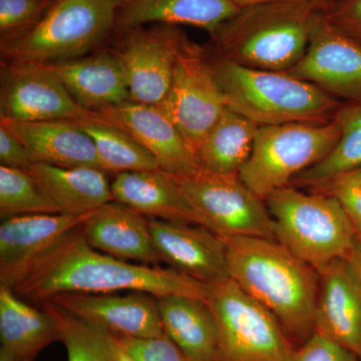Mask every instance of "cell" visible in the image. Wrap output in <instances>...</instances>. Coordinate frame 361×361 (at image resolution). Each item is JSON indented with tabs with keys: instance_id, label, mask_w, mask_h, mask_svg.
<instances>
[{
	"instance_id": "603a6c76",
	"label": "cell",
	"mask_w": 361,
	"mask_h": 361,
	"mask_svg": "<svg viewBox=\"0 0 361 361\" xmlns=\"http://www.w3.org/2000/svg\"><path fill=\"white\" fill-rule=\"evenodd\" d=\"M35 160L61 168L101 169L94 142L73 121L16 122L2 120Z\"/></svg>"
},
{
	"instance_id": "7a4b0ae2",
	"label": "cell",
	"mask_w": 361,
	"mask_h": 361,
	"mask_svg": "<svg viewBox=\"0 0 361 361\" xmlns=\"http://www.w3.org/2000/svg\"><path fill=\"white\" fill-rule=\"evenodd\" d=\"M225 241L229 278L276 318L293 344L301 345L315 330L319 282L314 268L277 240Z\"/></svg>"
},
{
	"instance_id": "484cf974",
	"label": "cell",
	"mask_w": 361,
	"mask_h": 361,
	"mask_svg": "<svg viewBox=\"0 0 361 361\" xmlns=\"http://www.w3.org/2000/svg\"><path fill=\"white\" fill-rule=\"evenodd\" d=\"M0 341L14 360L35 361L47 346L59 341L58 326L49 312L0 286Z\"/></svg>"
},
{
	"instance_id": "277c9868",
	"label": "cell",
	"mask_w": 361,
	"mask_h": 361,
	"mask_svg": "<svg viewBox=\"0 0 361 361\" xmlns=\"http://www.w3.org/2000/svg\"><path fill=\"white\" fill-rule=\"evenodd\" d=\"M214 70L227 108L259 127L330 122L343 104L288 71L256 70L219 56Z\"/></svg>"
},
{
	"instance_id": "6da1fadb",
	"label": "cell",
	"mask_w": 361,
	"mask_h": 361,
	"mask_svg": "<svg viewBox=\"0 0 361 361\" xmlns=\"http://www.w3.org/2000/svg\"><path fill=\"white\" fill-rule=\"evenodd\" d=\"M33 302L63 293L111 294L130 290L156 298L187 296L206 301L209 285L173 268L135 265L92 248L82 226L68 233L13 289Z\"/></svg>"
},
{
	"instance_id": "52a82bcc",
	"label": "cell",
	"mask_w": 361,
	"mask_h": 361,
	"mask_svg": "<svg viewBox=\"0 0 361 361\" xmlns=\"http://www.w3.org/2000/svg\"><path fill=\"white\" fill-rule=\"evenodd\" d=\"M339 139L341 128L334 120L259 127L240 180L265 201L329 155Z\"/></svg>"
},
{
	"instance_id": "7c38bea8",
	"label": "cell",
	"mask_w": 361,
	"mask_h": 361,
	"mask_svg": "<svg viewBox=\"0 0 361 361\" xmlns=\"http://www.w3.org/2000/svg\"><path fill=\"white\" fill-rule=\"evenodd\" d=\"M1 73L0 116L16 122L78 121L92 113L80 108L47 65L6 63Z\"/></svg>"
},
{
	"instance_id": "f35d334b",
	"label": "cell",
	"mask_w": 361,
	"mask_h": 361,
	"mask_svg": "<svg viewBox=\"0 0 361 361\" xmlns=\"http://www.w3.org/2000/svg\"><path fill=\"white\" fill-rule=\"evenodd\" d=\"M348 260L350 265L353 266V270H355L356 276H357L358 280H360L361 285V258L357 253H356L355 248L353 250V253L348 256Z\"/></svg>"
},
{
	"instance_id": "836d02e7",
	"label": "cell",
	"mask_w": 361,
	"mask_h": 361,
	"mask_svg": "<svg viewBox=\"0 0 361 361\" xmlns=\"http://www.w3.org/2000/svg\"><path fill=\"white\" fill-rule=\"evenodd\" d=\"M116 337L135 361H190L166 334L153 338Z\"/></svg>"
},
{
	"instance_id": "9c48e42d",
	"label": "cell",
	"mask_w": 361,
	"mask_h": 361,
	"mask_svg": "<svg viewBox=\"0 0 361 361\" xmlns=\"http://www.w3.org/2000/svg\"><path fill=\"white\" fill-rule=\"evenodd\" d=\"M173 177L203 227L224 239L276 240L274 221L265 201L238 175L216 174L198 169L193 174Z\"/></svg>"
},
{
	"instance_id": "74e56055",
	"label": "cell",
	"mask_w": 361,
	"mask_h": 361,
	"mask_svg": "<svg viewBox=\"0 0 361 361\" xmlns=\"http://www.w3.org/2000/svg\"><path fill=\"white\" fill-rule=\"evenodd\" d=\"M111 345L113 361H135L123 348L118 337L113 334H111Z\"/></svg>"
},
{
	"instance_id": "ba28073f",
	"label": "cell",
	"mask_w": 361,
	"mask_h": 361,
	"mask_svg": "<svg viewBox=\"0 0 361 361\" xmlns=\"http://www.w3.org/2000/svg\"><path fill=\"white\" fill-rule=\"evenodd\" d=\"M218 331L222 361H289L294 344L269 311L231 278L209 284L206 300Z\"/></svg>"
},
{
	"instance_id": "d590c367",
	"label": "cell",
	"mask_w": 361,
	"mask_h": 361,
	"mask_svg": "<svg viewBox=\"0 0 361 361\" xmlns=\"http://www.w3.org/2000/svg\"><path fill=\"white\" fill-rule=\"evenodd\" d=\"M323 14L330 25L361 47V0H336Z\"/></svg>"
},
{
	"instance_id": "4316f807",
	"label": "cell",
	"mask_w": 361,
	"mask_h": 361,
	"mask_svg": "<svg viewBox=\"0 0 361 361\" xmlns=\"http://www.w3.org/2000/svg\"><path fill=\"white\" fill-rule=\"evenodd\" d=\"M259 126L226 109L195 154L199 169L216 174L238 175L253 149Z\"/></svg>"
},
{
	"instance_id": "e575fe53",
	"label": "cell",
	"mask_w": 361,
	"mask_h": 361,
	"mask_svg": "<svg viewBox=\"0 0 361 361\" xmlns=\"http://www.w3.org/2000/svg\"><path fill=\"white\" fill-rule=\"evenodd\" d=\"M289 361H361L358 356L338 342L314 331L294 349Z\"/></svg>"
},
{
	"instance_id": "9a60e30c",
	"label": "cell",
	"mask_w": 361,
	"mask_h": 361,
	"mask_svg": "<svg viewBox=\"0 0 361 361\" xmlns=\"http://www.w3.org/2000/svg\"><path fill=\"white\" fill-rule=\"evenodd\" d=\"M161 261L197 281L212 284L229 277L225 239L203 226L148 218Z\"/></svg>"
},
{
	"instance_id": "7bdbcfd3",
	"label": "cell",
	"mask_w": 361,
	"mask_h": 361,
	"mask_svg": "<svg viewBox=\"0 0 361 361\" xmlns=\"http://www.w3.org/2000/svg\"><path fill=\"white\" fill-rule=\"evenodd\" d=\"M355 251L361 258V234L357 235V238H356Z\"/></svg>"
},
{
	"instance_id": "cb8c5ba5",
	"label": "cell",
	"mask_w": 361,
	"mask_h": 361,
	"mask_svg": "<svg viewBox=\"0 0 361 361\" xmlns=\"http://www.w3.org/2000/svg\"><path fill=\"white\" fill-rule=\"evenodd\" d=\"M161 324L190 361H222L217 322L206 301L187 296L157 298Z\"/></svg>"
},
{
	"instance_id": "5b68a950",
	"label": "cell",
	"mask_w": 361,
	"mask_h": 361,
	"mask_svg": "<svg viewBox=\"0 0 361 361\" xmlns=\"http://www.w3.org/2000/svg\"><path fill=\"white\" fill-rule=\"evenodd\" d=\"M265 203L277 241L314 269L355 250L357 232L334 197L287 186L269 195Z\"/></svg>"
},
{
	"instance_id": "f546056e",
	"label": "cell",
	"mask_w": 361,
	"mask_h": 361,
	"mask_svg": "<svg viewBox=\"0 0 361 361\" xmlns=\"http://www.w3.org/2000/svg\"><path fill=\"white\" fill-rule=\"evenodd\" d=\"M37 304L56 322L68 361H113L111 332L71 314L49 299Z\"/></svg>"
},
{
	"instance_id": "44dd1931",
	"label": "cell",
	"mask_w": 361,
	"mask_h": 361,
	"mask_svg": "<svg viewBox=\"0 0 361 361\" xmlns=\"http://www.w3.org/2000/svg\"><path fill=\"white\" fill-rule=\"evenodd\" d=\"M114 201L134 209L147 218L201 226L173 175L164 171L116 174L111 184Z\"/></svg>"
},
{
	"instance_id": "e0dca14e",
	"label": "cell",
	"mask_w": 361,
	"mask_h": 361,
	"mask_svg": "<svg viewBox=\"0 0 361 361\" xmlns=\"http://www.w3.org/2000/svg\"><path fill=\"white\" fill-rule=\"evenodd\" d=\"M49 300L114 336L153 338L166 334L156 297L144 292L128 295L63 293Z\"/></svg>"
},
{
	"instance_id": "1f68e13d",
	"label": "cell",
	"mask_w": 361,
	"mask_h": 361,
	"mask_svg": "<svg viewBox=\"0 0 361 361\" xmlns=\"http://www.w3.org/2000/svg\"><path fill=\"white\" fill-rule=\"evenodd\" d=\"M52 0H0V37L7 42L37 25Z\"/></svg>"
},
{
	"instance_id": "d4e9b609",
	"label": "cell",
	"mask_w": 361,
	"mask_h": 361,
	"mask_svg": "<svg viewBox=\"0 0 361 361\" xmlns=\"http://www.w3.org/2000/svg\"><path fill=\"white\" fill-rule=\"evenodd\" d=\"M61 213L87 215L114 201L106 173L99 168L33 164L28 169Z\"/></svg>"
},
{
	"instance_id": "ac0fdd59",
	"label": "cell",
	"mask_w": 361,
	"mask_h": 361,
	"mask_svg": "<svg viewBox=\"0 0 361 361\" xmlns=\"http://www.w3.org/2000/svg\"><path fill=\"white\" fill-rule=\"evenodd\" d=\"M319 282L315 330L361 360V285L348 258L315 269Z\"/></svg>"
},
{
	"instance_id": "7402d4cb",
	"label": "cell",
	"mask_w": 361,
	"mask_h": 361,
	"mask_svg": "<svg viewBox=\"0 0 361 361\" xmlns=\"http://www.w3.org/2000/svg\"><path fill=\"white\" fill-rule=\"evenodd\" d=\"M239 9L231 0H121L116 32L146 25H186L212 35Z\"/></svg>"
},
{
	"instance_id": "3957f363",
	"label": "cell",
	"mask_w": 361,
	"mask_h": 361,
	"mask_svg": "<svg viewBox=\"0 0 361 361\" xmlns=\"http://www.w3.org/2000/svg\"><path fill=\"white\" fill-rule=\"evenodd\" d=\"M316 11L307 0L241 7L211 37L221 59L256 70L289 71L305 54Z\"/></svg>"
},
{
	"instance_id": "b9f144b4",
	"label": "cell",
	"mask_w": 361,
	"mask_h": 361,
	"mask_svg": "<svg viewBox=\"0 0 361 361\" xmlns=\"http://www.w3.org/2000/svg\"><path fill=\"white\" fill-rule=\"evenodd\" d=\"M0 361H16L6 348H0Z\"/></svg>"
},
{
	"instance_id": "30bf717a",
	"label": "cell",
	"mask_w": 361,
	"mask_h": 361,
	"mask_svg": "<svg viewBox=\"0 0 361 361\" xmlns=\"http://www.w3.org/2000/svg\"><path fill=\"white\" fill-rule=\"evenodd\" d=\"M158 106L177 126L195 157L204 137L227 109L214 59L204 47L187 39L167 96Z\"/></svg>"
},
{
	"instance_id": "83f0119b",
	"label": "cell",
	"mask_w": 361,
	"mask_h": 361,
	"mask_svg": "<svg viewBox=\"0 0 361 361\" xmlns=\"http://www.w3.org/2000/svg\"><path fill=\"white\" fill-rule=\"evenodd\" d=\"M334 120L341 128V139L329 155L297 176L293 186L312 191L361 167V104H342Z\"/></svg>"
},
{
	"instance_id": "2e32d148",
	"label": "cell",
	"mask_w": 361,
	"mask_h": 361,
	"mask_svg": "<svg viewBox=\"0 0 361 361\" xmlns=\"http://www.w3.org/2000/svg\"><path fill=\"white\" fill-rule=\"evenodd\" d=\"M94 115L134 137L156 159L164 172L185 176L198 170L186 140L160 106L129 101L97 111Z\"/></svg>"
},
{
	"instance_id": "ab89813d",
	"label": "cell",
	"mask_w": 361,
	"mask_h": 361,
	"mask_svg": "<svg viewBox=\"0 0 361 361\" xmlns=\"http://www.w3.org/2000/svg\"><path fill=\"white\" fill-rule=\"evenodd\" d=\"M310 4L315 7L316 11L325 13L331 6V0H307Z\"/></svg>"
},
{
	"instance_id": "ffe728a7",
	"label": "cell",
	"mask_w": 361,
	"mask_h": 361,
	"mask_svg": "<svg viewBox=\"0 0 361 361\" xmlns=\"http://www.w3.org/2000/svg\"><path fill=\"white\" fill-rule=\"evenodd\" d=\"M82 230L92 248L113 257L147 265L161 261L148 218L118 202H110L92 212Z\"/></svg>"
},
{
	"instance_id": "5bb4252c",
	"label": "cell",
	"mask_w": 361,
	"mask_h": 361,
	"mask_svg": "<svg viewBox=\"0 0 361 361\" xmlns=\"http://www.w3.org/2000/svg\"><path fill=\"white\" fill-rule=\"evenodd\" d=\"M92 213L30 214L4 219L0 225V286L16 288L47 252L84 225Z\"/></svg>"
},
{
	"instance_id": "d6a6232c",
	"label": "cell",
	"mask_w": 361,
	"mask_h": 361,
	"mask_svg": "<svg viewBox=\"0 0 361 361\" xmlns=\"http://www.w3.org/2000/svg\"><path fill=\"white\" fill-rule=\"evenodd\" d=\"M312 191L336 199L348 214L357 235L361 234V167L339 176L325 186Z\"/></svg>"
},
{
	"instance_id": "4fadbf2b",
	"label": "cell",
	"mask_w": 361,
	"mask_h": 361,
	"mask_svg": "<svg viewBox=\"0 0 361 361\" xmlns=\"http://www.w3.org/2000/svg\"><path fill=\"white\" fill-rule=\"evenodd\" d=\"M288 73L344 103L361 104V47L316 11L310 44Z\"/></svg>"
},
{
	"instance_id": "8992f818",
	"label": "cell",
	"mask_w": 361,
	"mask_h": 361,
	"mask_svg": "<svg viewBox=\"0 0 361 361\" xmlns=\"http://www.w3.org/2000/svg\"><path fill=\"white\" fill-rule=\"evenodd\" d=\"M121 0H52L32 28L1 42L7 63L42 65L87 56L116 32Z\"/></svg>"
},
{
	"instance_id": "8d00e7d4",
	"label": "cell",
	"mask_w": 361,
	"mask_h": 361,
	"mask_svg": "<svg viewBox=\"0 0 361 361\" xmlns=\"http://www.w3.org/2000/svg\"><path fill=\"white\" fill-rule=\"evenodd\" d=\"M37 163L35 157L26 148L13 130L0 122V164L6 167L28 170Z\"/></svg>"
},
{
	"instance_id": "60d3db41",
	"label": "cell",
	"mask_w": 361,
	"mask_h": 361,
	"mask_svg": "<svg viewBox=\"0 0 361 361\" xmlns=\"http://www.w3.org/2000/svg\"><path fill=\"white\" fill-rule=\"evenodd\" d=\"M239 8L241 7L255 6V4H267V2L281 1V0H231Z\"/></svg>"
},
{
	"instance_id": "f1b7e54d",
	"label": "cell",
	"mask_w": 361,
	"mask_h": 361,
	"mask_svg": "<svg viewBox=\"0 0 361 361\" xmlns=\"http://www.w3.org/2000/svg\"><path fill=\"white\" fill-rule=\"evenodd\" d=\"M75 123L94 142L104 172L116 175L160 169L156 159L134 137L120 128L99 120L94 113Z\"/></svg>"
},
{
	"instance_id": "4dcf8cb0",
	"label": "cell",
	"mask_w": 361,
	"mask_h": 361,
	"mask_svg": "<svg viewBox=\"0 0 361 361\" xmlns=\"http://www.w3.org/2000/svg\"><path fill=\"white\" fill-rule=\"evenodd\" d=\"M27 170L0 166V216L2 220L30 214H59Z\"/></svg>"
},
{
	"instance_id": "ee69618b",
	"label": "cell",
	"mask_w": 361,
	"mask_h": 361,
	"mask_svg": "<svg viewBox=\"0 0 361 361\" xmlns=\"http://www.w3.org/2000/svg\"><path fill=\"white\" fill-rule=\"evenodd\" d=\"M332 2L336 1V0H331Z\"/></svg>"
},
{
	"instance_id": "8fae6325",
	"label": "cell",
	"mask_w": 361,
	"mask_h": 361,
	"mask_svg": "<svg viewBox=\"0 0 361 361\" xmlns=\"http://www.w3.org/2000/svg\"><path fill=\"white\" fill-rule=\"evenodd\" d=\"M122 37L118 51L130 101L160 104L167 96L178 58L188 37L177 25H153L149 27L116 30Z\"/></svg>"
},
{
	"instance_id": "d6986e66",
	"label": "cell",
	"mask_w": 361,
	"mask_h": 361,
	"mask_svg": "<svg viewBox=\"0 0 361 361\" xmlns=\"http://www.w3.org/2000/svg\"><path fill=\"white\" fill-rule=\"evenodd\" d=\"M47 66L75 103L90 113L130 101L129 85L118 51H97Z\"/></svg>"
}]
</instances>
